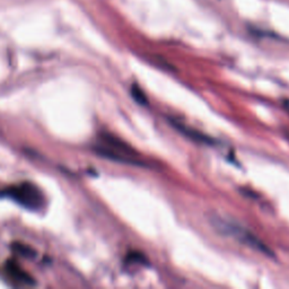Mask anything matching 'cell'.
<instances>
[{
  "label": "cell",
  "instance_id": "obj_1",
  "mask_svg": "<svg viewBox=\"0 0 289 289\" xmlns=\"http://www.w3.org/2000/svg\"><path fill=\"white\" fill-rule=\"evenodd\" d=\"M212 224L213 227H215L219 233H221V234L234 237L235 240L244 243L245 245H248V247H251L256 251L262 252L263 254L269 256L274 255L272 254V251L262 242V241L258 239L254 234H252L250 231L240 226V225L233 224L232 221H227L220 218L212 219Z\"/></svg>",
  "mask_w": 289,
  "mask_h": 289
},
{
  "label": "cell",
  "instance_id": "obj_7",
  "mask_svg": "<svg viewBox=\"0 0 289 289\" xmlns=\"http://www.w3.org/2000/svg\"><path fill=\"white\" fill-rule=\"evenodd\" d=\"M128 260L130 261V262H134V261L139 263L146 262V259L144 258V255L140 254V253H131V254H129Z\"/></svg>",
  "mask_w": 289,
  "mask_h": 289
},
{
  "label": "cell",
  "instance_id": "obj_5",
  "mask_svg": "<svg viewBox=\"0 0 289 289\" xmlns=\"http://www.w3.org/2000/svg\"><path fill=\"white\" fill-rule=\"evenodd\" d=\"M13 250H15L19 254L23 256H33L35 255V252L29 245H24L22 243H14Z\"/></svg>",
  "mask_w": 289,
  "mask_h": 289
},
{
  "label": "cell",
  "instance_id": "obj_2",
  "mask_svg": "<svg viewBox=\"0 0 289 289\" xmlns=\"http://www.w3.org/2000/svg\"><path fill=\"white\" fill-rule=\"evenodd\" d=\"M6 192L19 205L29 209H39L44 203V197L42 192L30 182H23L17 185H13L8 188Z\"/></svg>",
  "mask_w": 289,
  "mask_h": 289
},
{
  "label": "cell",
  "instance_id": "obj_4",
  "mask_svg": "<svg viewBox=\"0 0 289 289\" xmlns=\"http://www.w3.org/2000/svg\"><path fill=\"white\" fill-rule=\"evenodd\" d=\"M7 271L11 277H14L15 279L19 280V282L26 283V284H34V280L32 277L23 270V269L18 266L17 263H15L14 261H8L7 263Z\"/></svg>",
  "mask_w": 289,
  "mask_h": 289
},
{
  "label": "cell",
  "instance_id": "obj_6",
  "mask_svg": "<svg viewBox=\"0 0 289 289\" xmlns=\"http://www.w3.org/2000/svg\"><path fill=\"white\" fill-rule=\"evenodd\" d=\"M131 95L132 97L140 104H147V97H146L145 93L142 92L141 88H139L137 85H133L131 87Z\"/></svg>",
  "mask_w": 289,
  "mask_h": 289
},
{
  "label": "cell",
  "instance_id": "obj_3",
  "mask_svg": "<svg viewBox=\"0 0 289 289\" xmlns=\"http://www.w3.org/2000/svg\"><path fill=\"white\" fill-rule=\"evenodd\" d=\"M172 125L175 128L177 131L181 132L182 134H184V137L189 138L192 141L198 142V144H204V145H208V146H213L215 145V140L210 138L207 134H205L203 132L198 131L196 129L189 128L188 125L181 124L177 121H171Z\"/></svg>",
  "mask_w": 289,
  "mask_h": 289
}]
</instances>
